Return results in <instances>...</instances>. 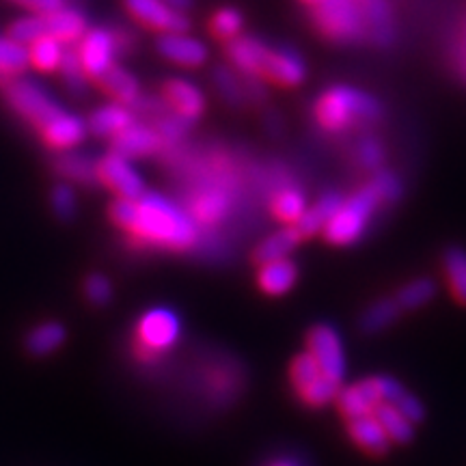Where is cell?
<instances>
[{
  "label": "cell",
  "mask_w": 466,
  "mask_h": 466,
  "mask_svg": "<svg viewBox=\"0 0 466 466\" xmlns=\"http://www.w3.org/2000/svg\"><path fill=\"white\" fill-rule=\"evenodd\" d=\"M380 206H384L380 195L371 182H367L363 188H359L352 197L341 201L335 217L324 227V240L335 244V247H350V244L359 242Z\"/></svg>",
  "instance_id": "3957f363"
},
{
  "label": "cell",
  "mask_w": 466,
  "mask_h": 466,
  "mask_svg": "<svg viewBox=\"0 0 466 466\" xmlns=\"http://www.w3.org/2000/svg\"><path fill=\"white\" fill-rule=\"evenodd\" d=\"M307 352L316 359L319 371H322L324 376L341 382L343 376H346V357H343L341 337L333 326H313L307 335Z\"/></svg>",
  "instance_id": "8fae6325"
},
{
  "label": "cell",
  "mask_w": 466,
  "mask_h": 466,
  "mask_svg": "<svg viewBox=\"0 0 466 466\" xmlns=\"http://www.w3.org/2000/svg\"><path fill=\"white\" fill-rule=\"evenodd\" d=\"M35 15H50L66 7V0H20Z\"/></svg>",
  "instance_id": "7dc6e473"
},
{
  "label": "cell",
  "mask_w": 466,
  "mask_h": 466,
  "mask_svg": "<svg viewBox=\"0 0 466 466\" xmlns=\"http://www.w3.org/2000/svg\"><path fill=\"white\" fill-rule=\"evenodd\" d=\"M162 102L173 110L179 119L192 126L206 113V93L186 78H168L160 89Z\"/></svg>",
  "instance_id": "4fadbf2b"
},
{
  "label": "cell",
  "mask_w": 466,
  "mask_h": 466,
  "mask_svg": "<svg viewBox=\"0 0 466 466\" xmlns=\"http://www.w3.org/2000/svg\"><path fill=\"white\" fill-rule=\"evenodd\" d=\"M156 50L162 58H167L173 66L197 69L206 66L208 48L201 39L190 37L188 33H167L160 35L156 42Z\"/></svg>",
  "instance_id": "9a60e30c"
},
{
  "label": "cell",
  "mask_w": 466,
  "mask_h": 466,
  "mask_svg": "<svg viewBox=\"0 0 466 466\" xmlns=\"http://www.w3.org/2000/svg\"><path fill=\"white\" fill-rule=\"evenodd\" d=\"M244 28V17L238 9L233 7H223L214 11L212 17H209V33H212L214 39L218 42L229 44L236 37H240Z\"/></svg>",
  "instance_id": "d590c367"
},
{
  "label": "cell",
  "mask_w": 466,
  "mask_h": 466,
  "mask_svg": "<svg viewBox=\"0 0 466 466\" xmlns=\"http://www.w3.org/2000/svg\"><path fill=\"white\" fill-rule=\"evenodd\" d=\"M55 171L66 177L67 182H76L83 186H97L96 177V160H91L85 154H74V151H66L58 154L55 160Z\"/></svg>",
  "instance_id": "f546056e"
},
{
  "label": "cell",
  "mask_w": 466,
  "mask_h": 466,
  "mask_svg": "<svg viewBox=\"0 0 466 466\" xmlns=\"http://www.w3.org/2000/svg\"><path fill=\"white\" fill-rule=\"evenodd\" d=\"M370 182L376 188L378 195H380L384 206H389V203H395L400 199L401 184L391 171H376L374 175H371Z\"/></svg>",
  "instance_id": "f6af8a7d"
},
{
  "label": "cell",
  "mask_w": 466,
  "mask_h": 466,
  "mask_svg": "<svg viewBox=\"0 0 466 466\" xmlns=\"http://www.w3.org/2000/svg\"><path fill=\"white\" fill-rule=\"evenodd\" d=\"M96 177L97 184L113 192L116 199L137 201L147 192L141 173L134 168L132 162L113 154V151L96 160Z\"/></svg>",
  "instance_id": "9c48e42d"
},
{
  "label": "cell",
  "mask_w": 466,
  "mask_h": 466,
  "mask_svg": "<svg viewBox=\"0 0 466 466\" xmlns=\"http://www.w3.org/2000/svg\"><path fill=\"white\" fill-rule=\"evenodd\" d=\"M74 48L86 78L93 83L100 80L110 67L116 66V55H121L113 28H89Z\"/></svg>",
  "instance_id": "ba28073f"
},
{
  "label": "cell",
  "mask_w": 466,
  "mask_h": 466,
  "mask_svg": "<svg viewBox=\"0 0 466 466\" xmlns=\"http://www.w3.org/2000/svg\"><path fill=\"white\" fill-rule=\"evenodd\" d=\"M307 208V197L299 186H281L270 197V214L283 225L299 223Z\"/></svg>",
  "instance_id": "4316f807"
},
{
  "label": "cell",
  "mask_w": 466,
  "mask_h": 466,
  "mask_svg": "<svg viewBox=\"0 0 466 466\" xmlns=\"http://www.w3.org/2000/svg\"><path fill=\"white\" fill-rule=\"evenodd\" d=\"M384 160V149L376 138H363L357 147V162L367 171H378Z\"/></svg>",
  "instance_id": "bcb514c9"
},
{
  "label": "cell",
  "mask_w": 466,
  "mask_h": 466,
  "mask_svg": "<svg viewBox=\"0 0 466 466\" xmlns=\"http://www.w3.org/2000/svg\"><path fill=\"white\" fill-rule=\"evenodd\" d=\"M442 272L453 299L466 307V250L453 247L442 258Z\"/></svg>",
  "instance_id": "e575fe53"
},
{
  "label": "cell",
  "mask_w": 466,
  "mask_h": 466,
  "mask_svg": "<svg viewBox=\"0 0 466 466\" xmlns=\"http://www.w3.org/2000/svg\"><path fill=\"white\" fill-rule=\"evenodd\" d=\"M86 134H89V130H86V121L83 116L66 110V113L56 116L52 124L46 126L44 130L39 132V137H42V141L48 149L58 151V154H66V151L78 147V145L86 138Z\"/></svg>",
  "instance_id": "ac0fdd59"
},
{
  "label": "cell",
  "mask_w": 466,
  "mask_h": 466,
  "mask_svg": "<svg viewBox=\"0 0 466 466\" xmlns=\"http://www.w3.org/2000/svg\"><path fill=\"white\" fill-rule=\"evenodd\" d=\"M50 203H52V212H55V217L58 220H63V223H69V220H74L76 208H78V203H76L74 188L67 182L56 184L55 188H52Z\"/></svg>",
  "instance_id": "b9f144b4"
},
{
  "label": "cell",
  "mask_w": 466,
  "mask_h": 466,
  "mask_svg": "<svg viewBox=\"0 0 466 466\" xmlns=\"http://www.w3.org/2000/svg\"><path fill=\"white\" fill-rule=\"evenodd\" d=\"M302 242V236L296 229L294 225H285L281 229H277L275 233L264 238L258 247L253 250V261L255 264H268V261H277V259H288L294 248Z\"/></svg>",
  "instance_id": "cb8c5ba5"
},
{
  "label": "cell",
  "mask_w": 466,
  "mask_h": 466,
  "mask_svg": "<svg viewBox=\"0 0 466 466\" xmlns=\"http://www.w3.org/2000/svg\"><path fill=\"white\" fill-rule=\"evenodd\" d=\"M374 417L378 423L382 425L384 434L389 436V441L398 442V445H404V442H410L412 436H415V425H412L408 419L401 415L398 408L391 404H382L374 410Z\"/></svg>",
  "instance_id": "1f68e13d"
},
{
  "label": "cell",
  "mask_w": 466,
  "mask_h": 466,
  "mask_svg": "<svg viewBox=\"0 0 466 466\" xmlns=\"http://www.w3.org/2000/svg\"><path fill=\"white\" fill-rule=\"evenodd\" d=\"M272 466H299L294 462V460H279V462H275Z\"/></svg>",
  "instance_id": "681fc988"
},
{
  "label": "cell",
  "mask_w": 466,
  "mask_h": 466,
  "mask_svg": "<svg viewBox=\"0 0 466 466\" xmlns=\"http://www.w3.org/2000/svg\"><path fill=\"white\" fill-rule=\"evenodd\" d=\"M7 37L14 39L15 44L20 46H31L37 42V39L46 37V22L44 15H26V17H17L15 22H11L7 28Z\"/></svg>",
  "instance_id": "ab89813d"
},
{
  "label": "cell",
  "mask_w": 466,
  "mask_h": 466,
  "mask_svg": "<svg viewBox=\"0 0 466 466\" xmlns=\"http://www.w3.org/2000/svg\"><path fill=\"white\" fill-rule=\"evenodd\" d=\"M400 305L395 299H380L374 305L365 309L363 318H360V330L367 335H376L380 330L389 329L395 319L400 318Z\"/></svg>",
  "instance_id": "836d02e7"
},
{
  "label": "cell",
  "mask_w": 466,
  "mask_h": 466,
  "mask_svg": "<svg viewBox=\"0 0 466 466\" xmlns=\"http://www.w3.org/2000/svg\"><path fill=\"white\" fill-rule=\"evenodd\" d=\"M268 52H270V46H266L261 39L253 37V35H240L233 42L225 44V55L227 61H229V67L236 69L240 76L261 78Z\"/></svg>",
  "instance_id": "2e32d148"
},
{
  "label": "cell",
  "mask_w": 466,
  "mask_h": 466,
  "mask_svg": "<svg viewBox=\"0 0 466 466\" xmlns=\"http://www.w3.org/2000/svg\"><path fill=\"white\" fill-rule=\"evenodd\" d=\"M3 96L9 106L37 132H42L56 116L66 113V108L44 86L26 78H14L7 85H3Z\"/></svg>",
  "instance_id": "5b68a950"
},
{
  "label": "cell",
  "mask_w": 466,
  "mask_h": 466,
  "mask_svg": "<svg viewBox=\"0 0 466 466\" xmlns=\"http://www.w3.org/2000/svg\"><path fill=\"white\" fill-rule=\"evenodd\" d=\"M313 25L322 37L335 44L365 39V20L359 0H319L313 5Z\"/></svg>",
  "instance_id": "277c9868"
},
{
  "label": "cell",
  "mask_w": 466,
  "mask_h": 466,
  "mask_svg": "<svg viewBox=\"0 0 466 466\" xmlns=\"http://www.w3.org/2000/svg\"><path fill=\"white\" fill-rule=\"evenodd\" d=\"M462 69H464V74H466V50H462Z\"/></svg>",
  "instance_id": "816d5d0a"
},
{
  "label": "cell",
  "mask_w": 466,
  "mask_h": 466,
  "mask_svg": "<svg viewBox=\"0 0 466 466\" xmlns=\"http://www.w3.org/2000/svg\"><path fill=\"white\" fill-rule=\"evenodd\" d=\"M339 391H341L339 380H333V378L322 374L319 378H316L311 384H307L305 389H300V398L307 406L319 408V406H326V404H330L333 400H337Z\"/></svg>",
  "instance_id": "60d3db41"
},
{
  "label": "cell",
  "mask_w": 466,
  "mask_h": 466,
  "mask_svg": "<svg viewBox=\"0 0 466 466\" xmlns=\"http://www.w3.org/2000/svg\"><path fill=\"white\" fill-rule=\"evenodd\" d=\"M28 67V50L26 46L15 44L14 39L0 37V86L7 85L9 80L25 74Z\"/></svg>",
  "instance_id": "d6a6232c"
},
{
  "label": "cell",
  "mask_w": 466,
  "mask_h": 466,
  "mask_svg": "<svg viewBox=\"0 0 466 466\" xmlns=\"http://www.w3.org/2000/svg\"><path fill=\"white\" fill-rule=\"evenodd\" d=\"M436 296V283L432 279H415V281L406 283L404 288L398 291V305L400 309H408V311H415L428 305Z\"/></svg>",
  "instance_id": "74e56055"
},
{
  "label": "cell",
  "mask_w": 466,
  "mask_h": 466,
  "mask_svg": "<svg viewBox=\"0 0 466 466\" xmlns=\"http://www.w3.org/2000/svg\"><path fill=\"white\" fill-rule=\"evenodd\" d=\"M341 201H343V197L337 195V192H324V195L319 197L313 206H309L305 209V214H302V218L294 225L302 236V240H305V238H311V236H318V233H322L324 227L329 225V220L333 218L337 209H339Z\"/></svg>",
  "instance_id": "d4e9b609"
},
{
  "label": "cell",
  "mask_w": 466,
  "mask_h": 466,
  "mask_svg": "<svg viewBox=\"0 0 466 466\" xmlns=\"http://www.w3.org/2000/svg\"><path fill=\"white\" fill-rule=\"evenodd\" d=\"M212 80H214V86H217L218 96L223 97L225 104L238 108L247 102V97H244V83L240 80V74H238L236 69H231L229 66L217 67L212 74Z\"/></svg>",
  "instance_id": "8d00e7d4"
},
{
  "label": "cell",
  "mask_w": 466,
  "mask_h": 466,
  "mask_svg": "<svg viewBox=\"0 0 466 466\" xmlns=\"http://www.w3.org/2000/svg\"><path fill=\"white\" fill-rule=\"evenodd\" d=\"M165 149L167 145L160 138V134L149 124H141V121H134L132 126H127L124 132H119L110 141V151L130 162L149 158V156L160 154Z\"/></svg>",
  "instance_id": "7c38bea8"
},
{
  "label": "cell",
  "mask_w": 466,
  "mask_h": 466,
  "mask_svg": "<svg viewBox=\"0 0 466 466\" xmlns=\"http://www.w3.org/2000/svg\"><path fill=\"white\" fill-rule=\"evenodd\" d=\"M46 22V35L55 37L56 42L63 46H74L83 39V35L89 31V25H86V17L80 14L78 9L63 7L55 11V14L44 15Z\"/></svg>",
  "instance_id": "44dd1931"
},
{
  "label": "cell",
  "mask_w": 466,
  "mask_h": 466,
  "mask_svg": "<svg viewBox=\"0 0 466 466\" xmlns=\"http://www.w3.org/2000/svg\"><path fill=\"white\" fill-rule=\"evenodd\" d=\"M186 212L192 223L201 229H214L223 225L233 209V192L227 188L223 179H212V182L197 186L190 190L186 199Z\"/></svg>",
  "instance_id": "52a82bcc"
},
{
  "label": "cell",
  "mask_w": 466,
  "mask_h": 466,
  "mask_svg": "<svg viewBox=\"0 0 466 466\" xmlns=\"http://www.w3.org/2000/svg\"><path fill=\"white\" fill-rule=\"evenodd\" d=\"M380 382L384 404H391L393 408H398L401 415H404L412 425L423 421V404L415 398V395L408 393L398 380H393V378L380 376Z\"/></svg>",
  "instance_id": "f1b7e54d"
},
{
  "label": "cell",
  "mask_w": 466,
  "mask_h": 466,
  "mask_svg": "<svg viewBox=\"0 0 466 466\" xmlns=\"http://www.w3.org/2000/svg\"><path fill=\"white\" fill-rule=\"evenodd\" d=\"M302 3H307V5H311V7H313V5H318V3H319V0H302Z\"/></svg>",
  "instance_id": "f5cc1de1"
},
{
  "label": "cell",
  "mask_w": 466,
  "mask_h": 466,
  "mask_svg": "<svg viewBox=\"0 0 466 466\" xmlns=\"http://www.w3.org/2000/svg\"><path fill=\"white\" fill-rule=\"evenodd\" d=\"M134 121H137V115H134L130 108L121 106V104L116 102H110L93 110L89 119H86V130H89L93 137L113 141L116 134L124 132L127 126L134 124Z\"/></svg>",
  "instance_id": "ffe728a7"
},
{
  "label": "cell",
  "mask_w": 466,
  "mask_h": 466,
  "mask_svg": "<svg viewBox=\"0 0 466 466\" xmlns=\"http://www.w3.org/2000/svg\"><path fill=\"white\" fill-rule=\"evenodd\" d=\"M96 85L104 93H108L113 97V102L121 104V106L130 108L141 100V85H138L137 76L121 66L110 67L100 80H96Z\"/></svg>",
  "instance_id": "7402d4cb"
},
{
  "label": "cell",
  "mask_w": 466,
  "mask_h": 466,
  "mask_svg": "<svg viewBox=\"0 0 466 466\" xmlns=\"http://www.w3.org/2000/svg\"><path fill=\"white\" fill-rule=\"evenodd\" d=\"M113 283L104 275H89L85 281V296L93 307H106L113 300Z\"/></svg>",
  "instance_id": "ee69618b"
},
{
  "label": "cell",
  "mask_w": 466,
  "mask_h": 466,
  "mask_svg": "<svg viewBox=\"0 0 466 466\" xmlns=\"http://www.w3.org/2000/svg\"><path fill=\"white\" fill-rule=\"evenodd\" d=\"M382 404V382L380 376L367 378L352 387L341 389L337 395V406L348 419L374 415V410Z\"/></svg>",
  "instance_id": "e0dca14e"
},
{
  "label": "cell",
  "mask_w": 466,
  "mask_h": 466,
  "mask_svg": "<svg viewBox=\"0 0 466 466\" xmlns=\"http://www.w3.org/2000/svg\"><path fill=\"white\" fill-rule=\"evenodd\" d=\"M299 281V266L288 259L268 261L259 266L258 288L268 296H283Z\"/></svg>",
  "instance_id": "603a6c76"
},
{
  "label": "cell",
  "mask_w": 466,
  "mask_h": 466,
  "mask_svg": "<svg viewBox=\"0 0 466 466\" xmlns=\"http://www.w3.org/2000/svg\"><path fill=\"white\" fill-rule=\"evenodd\" d=\"M360 9H363L367 42L378 48H389L395 42L393 7L389 0H363Z\"/></svg>",
  "instance_id": "d6986e66"
},
{
  "label": "cell",
  "mask_w": 466,
  "mask_h": 466,
  "mask_svg": "<svg viewBox=\"0 0 466 466\" xmlns=\"http://www.w3.org/2000/svg\"><path fill=\"white\" fill-rule=\"evenodd\" d=\"M182 333L177 313L167 307L149 309L137 324V354L143 360H151L160 352L173 348Z\"/></svg>",
  "instance_id": "8992f818"
},
{
  "label": "cell",
  "mask_w": 466,
  "mask_h": 466,
  "mask_svg": "<svg viewBox=\"0 0 466 466\" xmlns=\"http://www.w3.org/2000/svg\"><path fill=\"white\" fill-rule=\"evenodd\" d=\"M462 50H466V20H464V26H462Z\"/></svg>",
  "instance_id": "f907efd6"
},
{
  "label": "cell",
  "mask_w": 466,
  "mask_h": 466,
  "mask_svg": "<svg viewBox=\"0 0 466 466\" xmlns=\"http://www.w3.org/2000/svg\"><path fill=\"white\" fill-rule=\"evenodd\" d=\"M63 83H66L67 91L72 93L74 97H85L86 96V85H89V78H86L83 66H80L78 55H76V48H66V55H63L61 67Z\"/></svg>",
  "instance_id": "f35d334b"
},
{
  "label": "cell",
  "mask_w": 466,
  "mask_h": 466,
  "mask_svg": "<svg viewBox=\"0 0 466 466\" xmlns=\"http://www.w3.org/2000/svg\"><path fill=\"white\" fill-rule=\"evenodd\" d=\"M382 116L380 102L370 93L348 85H335L322 91L313 104V119L329 134H341L354 127L374 124Z\"/></svg>",
  "instance_id": "7a4b0ae2"
},
{
  "label": "cell",
  "mask_w": 466,
  "mask_h": 466,
  "mask_svg": "<svg viewBox=\"0 0 466 466\" xmlns=\"http://www.w3.org/2000/svg\"><path fill=\"white\" fill-rule=\"evenodd\" d=\"M124 7L138 25L160 35L188 33L190 20L167 0H124Z\"/></svg>",
  "instance_id": "30bf717a"
},
{
  "label": "cell",
  "mask_w": 466,
  "mask_h": 466,
  "mask_svg": "<svg viewBox=\"0 0 466 466\" xmlns=\"http://www.w3.org/2000/svg\"><path fill=\"white\" fill-rule=\"evenodd\" d=\"M289 374H291V382H294V387L300 391V389H305L307 384H311L316 378L322 376V371H319L316 359H313L311 354L302 352L291 360Z\"/></svg>",
  "instance_id": "7bdbcfd3"
},
{
  "label": "cell",
  "mask_w": 466,
  "mask_h": 466,
  "mask_svg": "<svg viewBox=\"0 0 466 466\" xmlns=\"http://www.w3.org/2000/svg\"><path fill=\"white\" fill-rule=\"evenodd\" d=\"M167 3L171 5L173 9H177V11H182V14H186V9L190 7L192 0H167Z\"/></svg>",
  "instance_id": "c3c4849f"
},
{
  "label": "cell",
  "mask_w": 466,
  "mask_h": 466,
  "mask_svg": "<svg viewBox=\"0 0 466 466\" xmlns=\"http://www.w3.org/2000/svg\"><path fill=\"white\" fill-rule=\"evenodd\" d=\"M359 3H363V0H359Z\"/></svg>",
  "instance_id": "db71d44e"
},
{
  "label": "cell",
  "mask_w": 466,
  "mask_h": 466,
  "mask_svg": "<svg viewBox=\"0 0 466 466\" xmlns=\"http://www.w3.org/2000/svg\"><path fill=\"white\" fill-rule=\"evenodd\" d=\"M67 339V330L61 322H44L37 324L31 333L26 335L25 348L26 352L35 359H44L55 354L56 350H61L63 343Z\"/></svg>",
  "instance_id": "484cf974"
},
{
  "label": "cell",
  "mask_w": 466,
  "mask_h": 466,
  "mask_svg": "<svg viewBox=\"0 0 466 466\" xmlns=\"http://www.w3.org/2000/svg\"><path fill=\"white\" fill-rule=\"evenodd\" d=\"M28 67H35L37 72H58L61 67L63 55H66V46L56 42L55 37L46 35V37L37 39V42L28 46Z\"/></svg>",
  "instance_id": "4dcf8cb0"
},
{
  "label": "cell",
  "mask_w": 466,
  "mask_h": 466,
  "mask_svg": "<svg viewBox=\"0 0 466 466\" xmlns=\"http://www.w3.org/2000/svg\"><path fill=\"white\" fill-rule=\"evenodd\" d=\"M307 78V66L302 56L294 48H270L264 63L261 80L283 86V89H294L300 86Z\"/></svg>",
  "instance_id": "5bb4252c"
},
{
  "label": "cell",
  "mask_w": 466,
  "mask_h": 466,
  "mask_svg": "<svg viewBox=\"0 0 466 466\" xmlns=\"http://www.w3.org/2000/svg\"><path fill=\"white\" fill-rule=\"evenodd\" d=\"M108 218L137 248L184 253L199 242L201 231L188 212L160 192H145L137 201L115 199L108 206Z\"/></svg>",
  "instance_id": "6da1fadb"
},
{
  "label": "cell",
  "mask_w": 466,
  "mask_h": 466,
  "mask_svg": "<svg viewBox=\"0 0 466 466\" xmlns=\"http://www.w3.org/2000/svg\"><path fill=\"white\" fill-rule=\"evenodd\" d=\"M350 436L359 447L371 453H387L391 447V441L384 434L382 425L374 415L350 419Z\"/></svg>",
  "instance_id": "83f0119b"
}]
</instances>
